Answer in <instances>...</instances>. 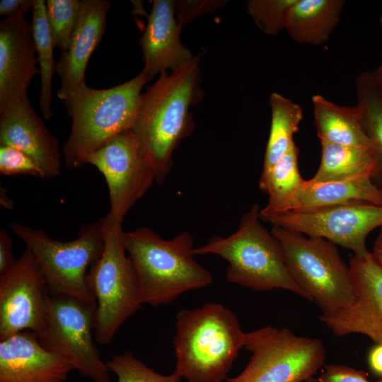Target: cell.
<instances>
[{
    "label": "cell",
    "instance_id": "obj_1",
    "mask_svg": "<svg viewBox=\"0 0 382 382\" xmlns=\"http://www.w3.org/2000/svg\"><path fill=\"white\" fill-rule=\"evenodd\" d=\"M198 57L180 67L160 74L141 94L131 132L156 175L163 183L173 165V154L180 141L190 133L189 108L199 76Z\"/></svg>",
    "mask_w": 382,
    "mask_h": 382
},
{
    "label": "cell",
    "instance_id": "obj_2",
    "mask_svg": "<svg viewBox=\"0 0 382 382\" xmlns=\"http://www.w3.org/2000/svg\"><path fill=\"white\" fill-rule=\"evenodd\" d=\"M175 371L187 382H222L244 346L236 314L218 303L183 309L176 316Z\"/></svg>",
    "mask_w": 382,
    "mask_h": 382
},
{
    "label": "cell",
    "instance_id": "obj_3",
    "mask_svg": "<svg viewBox=\"0 0 382 382\" xmlns=\"http://www.w3.org/2000/svg\"><path fill=\"white\" fill-rule=\"evenodd\" d=\"M124 243L137 274L141 305H168L182 294L213 282L211 272L195 260L193 238L187 231L165 240L140 227L125 232Z\"/></svg>",
    "mask_w": 382,
    "mask_h": 382
},
{
    "label": "cell",
    "instance_id": "obj_4",
    "mask_svg": "<svg viewBox=\"0 0 382 382\" xmlns=\"http://www.w3.org/2000/svg\"><path fill=\"white\" fill-rule=\"evenodd\" d=\"M150 79L141 72L123 83L95 89L81 84L64 100L71 129L62 153L69 170L87 163L89 156L112 137L132 127L141 91Z\"/></svg>",
    "mask_w": 382,
    "mask_h": 382
},
{
    "label": "cell",
    "instance_id": "obj_5",
    "mask_svg": "<svg viewBox=\"0 0 382 382\" xmlns=\"http://www.w3.org/2000/svg\"><path fill=\"white\" fill-rule=\"evenodd\" d=\"M257 203L243 216L238 229L228 236H216L194 248L195 255H216L226 260L228 283L255 291L284 289L311 301L293 279L277 239L261 223Z\"/></svg>",
    "mask_w": 382,
    "mask_h": 382
},
{
    "label": "cell",
    "instance_id": "obj_6",
    "mask_svg": "<svg viewBox=\"0 0 382 382\" xmlns=\"http://www.w3.org/2000/svg\"><path fill=\"white\" fill-rule=\"evenodd\" d=\"M10 227L31 251L54 295L72 297L96 308L87 285L86 271L103 251L104 218L83 226L78 237L69 241L53 239L42 229L16 222Z\"/></svg>",
    "mask_w": 382,
    "mask_h": 382
},
{
    "label": "cell",
    "instance_id": "obj_7",
    "mask_svg": "<svg viewBox=\"0 0 382 382\" xmlns=\"http://www.w3.org/2000/svg\"><path fill=\"white\" fill-rule=\"evenodd\" d=\"M271 232L282 247L293 279L323 314L338 311L352 303L354 295L349 267L336 245L276 226Z\"/></svg>",
    "mask_w": 382,
    "mask_h": 382
},
{
    "label": "cell",
    "instance_id": "obj_8",
    "mask_svg": "<svg viewBox=\"0 0 382 382\" xmlns=\"http://www.w3.org/2000/svg\"><path fill=\"white\" fill-rule=\"evenodd\" d=\"M121 224L104 217V249L88 270L87 285L96 301L95 338L109 344L120 326L141 306L133 263L126 255Z\"/></svg>",
    "mask_w": 382,
    "mask_h": 382
},
{
    "label": "cell",
    "instance_id": "obj_9",
    "mask_svg": "<svg viewBox=\"0 0 382 382\" xmlns=\"http://www.w3.org/2000/svg\"><path fill=\"white\" fill-rule=\"evenodd\" d=\"M243 347L251 353L248 363L226 382H303L314 377L326 357L320 339L272 325L245 332Z\"/></svg>",
    "mask_w": 382,
    "mask_h": 382
},
{
    "label": "cell",
    "instance_id": "obj_10",
    "mask_svg": "<svg viewBox=\"0 0 382 382\" xmlns=\"http://www.w3.org/2000/svg\"><path fill=\"white\" fill-rule=\"evenodd\" d=\"M96 310L74 298L54 295L37 337L44 347L66 357L82 376L95 382H111L107 364L93 343Z\"/></svg>",
    "mask_w": 382,
    "mask_h": 382
},
{
    "label": "cell",
    "instance_id": "obj_11",
    "mask_svg": "<svg viewBox=\"0 0 382 382\" xmlns=\"http://www.w3.org/2000/svg\"><path fill=\"white\" fill-rule=\"evenodd\" d=\"M265 221L305 236L323 238L354 255H364L369 252L368 236L382 226V207L357 203L293 210L274 214Z\"/></svg>",
    "mask_w": 382,
    "mask_h": 382
},
{
    "label": "cell",
    "instance_id": "obj_12",
    "mask_svg": "<svg viewBox=\"0 0 382 382\" xmlns=\"http://www.w3.org/2000/svg\"><path fill=\"white\" fill-rule=\"evenodd\" d=\"M87 163L96 167L106 180L110 207L105 217L112 224L122 225L130 208L156 182L155 172L131 130L107 141Z\"/></svg>",
    "mask_w": 382,
    "mask_h": 382
},
{
    "label": "cell",
    "instance_id": "obj_13",
    "mask_svg": "<svg viewBox=\"0 0 382 382\" xmlns=\"http://www.w3.org/2000/svg\"><path fill=\"white\" fill-rule=\"evenodd\" d=\"M40 267L26 248L0 275V341L18 332L41 333L50 296Z\"/></svg>",
    "mask_w": 382,
    "mask_h": 382
},
{
    "label": "cell",
    "instance_id": "obj_14",
    "mask_svg": "<svg viewBox=\"0 0 382 382\" xmlns=\"http://www.w3.org/2000/svg\"><path fill=\"white\" fill-rule=\"evenodd\" d=\"M354 300L347 308L319 318L337 337L361 334L382 344V267L371 252L354 255L349 262Z\"/></svg>",
    "mask_w": 382,
    "mask_h": 382
},
{
    "label": "cell",
    "instance_id": "obj_15",
    "mask_svg": "<svg viewBox=\"0 0 382 382\" xmlns=\"http://www.w3.org/2000/svg\"><path fill=\"white\" fill-rule=\"evenodd\" d=\"M31 25L21 13L0 23V113L28 99L36 68Z\"/></svg>",
    "mask_w": 382,
    "mask_h": 382
},
{
    "label": "cell",
    "instance_id": "obj_16",
    "mask_svg": "<svg viewBox=\"0 0 382 382\" xmlns=\"http://www.w3.org/2000/svg\"><path fill=\"white\" fill-rule=\"evenodd\" d=\"M74 368L30 330L0 341V382H64Z\"/></svg>",
    "mask_w": 382,
    "mask_h": 382
},
{
    "label": "cell",
    "instance_id": "obj_17",
    "mask_svg": "<svg viewBox=\"0 0 382 382\" xmlns=\"http://www.w3.org/2000/svg\"><path fill=\"white\" fill-rule=\"evenodd\" d=\"M0 145L24 152L39 167L42 178L61 174L58 140L47 128L29 99L0 113Z\"/></svg>",
    "mask_w": 382,
    "mask_h": 382
},
{
    "label": "cell",
    "instance_id": "obj_18",
    "mask_svg": "<svg viewBox=\"0 0 382 382\" xmlns=\"http://www.w3.org/2000/svg\"><path fill=\"white\" fill-rule=\"evenodd\" d=\"M110 3L107 0H82L69 45L57 63L61 79L57 97L64 100L85 83V71L91 55L100 43L106 27Z\"/></svg>",
    "mask_w": 382,
    "mask_h": 382
},
{
    "label": "cell",
    "instance_id": "obj_19",
    "mask_svg": "<svg viewBox=\"0 0 382 382\" xmlns=\"http://www.w3.org/2000/svg\"><path fill=\"white\" fill-rule=\"evenodd\" d=\"M175 3L154 0L148 23L139 40L144 67L151 79L158 74L172 71L194 57L180 40V27L175 18Z\"/></svg>",
    "mask_w": 382,
    "mask_h": 382
},
{
    "label": "cell",
    "instance_id": "obj_20",
    "mask_svg": "<svg viewBox=\"0 0 382 382\" xmlns=\"http://www.w3.org/2000/svg\"><path fill=\"white\" fill-rule=\"evenodd\" d=\"M357 203L382 207V189L375 184L371 177L324 183L305 180L281 213Z\"/></svg>",
    "mask_w": 382,
    "mask_h": 382
},
{
    "label": "cell",
    "instance_id": "obj_21",
    "mask_svg": "<svg viewBox=\"0 0 382 382\" xmlns=\"http://www.w3.org/2000/svg\"><path fill=\"white\" fill-rule=\"evenodd\" d=\"M345 4L344 0H297L285 29L297 43L322 45L338 24Z\"/></svg>",
    "mask_w": 382,
    "mask_h": 382
},
{
    "label": "cell",
    "instance_id": "obj_22",
    "mask_svg": "<svg viewBox=\"0 0 382 382\" xmlns=\"http://www.w3.org/2000/svg\"><path fill=\"white\" fill-rule=\"evenodd\" d=\"M314 125L320 142L367 149L372 144L359 120L357 105H337L321 95L312 97Z\"/></svg>",
    "mask_w": 382,
    "mask_h": 382
},
{
    "label": "cell",
    "instance_id": "obj_23",
    "mask_svg": "<svg viewBox=\"0 0 382 382\" xmlns=\"http://www.w3.org/2000/svg\"><path fill=\"white\" fill-rule=\"evenodd\" d=\"M321 144V157L318 169L308 180L311 183H324L369 176L376 170V161L372 151L354 146L326 142Z\"/></svg>",
    "mask_w": 382,
    "mask_h": 382
},
{
    "label": "cell",
    "instance_id": "obj_24",
    "mask_svg": "<svg viewBox=\"0 0 382 382\" xmlns=\"http://www.w3.org/2000/svg\"><path fill=\"white\" fill-rule=\"evenodd\" d=\"M271 108V126L266 146L259 187L266 180L272 168L294 143L303 119L301 107L278 93H272L269 99Z\"/></svg>",
    "mask_w": 382,
    "mask_h": 382
},
{
    "label": "cell",
    "instance_id": "obj_25",
    "mask_svg": "<svg viewBox=\"0 0 382 382\" xmlns=\"http://www.w3.org/2000/svg\"><path fill=\"white\" fill-rule=\"evenodd\" d=\"M355 88L360 124L372 144L376 161L373 181L382 189V86L372 71H366L356 78Z\"/></svg>",
    "mask_w": 382,
    "mask_h": 382
},
{
    "label": "cell",
    "instance_id": "obj_26",
    "mask_svg": "<svg viewBox=\"0 0 382 382\" xmlns=\"http://www.w3.org/2000/svg\"><path fill=\"white\" fill-rule=\"evenodd\" d=\"M299 149L294 143L273 166L265 182L259 187L268 195L267 204L260 211L262 221L281 213L303 184L305 180L299 170Z\"/></svg>",
    "mask_w": 382,
    "mask_h": 382
},
{
    "label": "cell",
    "instance_id": "obj_27",
    "mask_svg": "<svg viewBox=\"0 0 382 382\" xmlns=\"http://www.w3.org/2000/svg\"><path fill=\"white\" fill-rule=\"evenodd\" d=\"M30 25L40 69V107L43 117L49 120L52 116V80L54 74L57 73V63L53 57L54 47L47 22L45 1H33Z\"/></svg>",
    "mask_w": 382,
    "mask_h": 382
},
{
    "label": "cell",
    "instance_id": "obj_28",
    "mask_svg": "<svg viewBox=\"0 0 382 382\" xmlns=\"http://www.w3.org/2000/svg\"><path fill=\"white\" fill-rule=\"evenodd\" d=\"M45 6L54 47L65 52L77 21L81 1L47 0Z\"/></svg>",
    "mask_w": 382,
    "mask_h": 382
},
{
    "label": "cell",
    "instance_id": "obj_29",
    "mask_svg": "<svg viewBox=\"0 0 382 382\" xmlns=\"http://www.w3.org/2000/svg\"><path fill=\"white\" fill-rule=\"evenodd\" d=\"M106 364L117 376V382H180L182 379L175 371L169 375L155 372L132 352L114 355Z\"/></svg>",
    "mask_w": 382,
    "mask_h": 382
},
{
    "label": "cell",
    "instance_id": "obj_30",
    "mask_svg": "<svg viewBox=\"0 0 382 382\" xmlns=\"http://www.w3.org/2000/svg\"><path fill=\"white\" fill-rule=\"evenodd\" d=\"M297 0H250L247 10L263 33L274 35L285 29L291 7Z\"/></svg>",
    "mask_w": 382,
    "mask_h": 382
},
{
    "label": "cell",
    "instance_id": "obj_31",
    "mask_svg": "<svg viewBox=\"0 0 382 382\" xmlns=\"http://www.w3.org/2000/svg\"><path fill=\"white\" fill-rule=\"evenodd\" d=\"M0 173L5 175H28L42 178L35 162L22 151L0 145Z\"/></svg>",
    "mask_w": 382,
    "mask_h": 382
},
{
    "label": "cell",
    "instance_id": "obj_32",
    "mask_svg": "<svg viewBox=\"0 0 382 382\" xmlns=\"http://www.w3.org/2000/svg\"><path fill=\"white\" fill-rule=\"evenodd\" d=\"M319 382H374L361 371L342 364L325 365L318 378ZM374 382H382V379Z\"/></svg>",
    "mask_w": 382,
    "mask_h": 382
},
{
    "label": "cell",
    "instance_id": "obj_33",
    "mask_svg": "<svg viewBox=\"0 0 382 382\" xmlns=\"http://www.w3.org/2000/svg\"><path fill=\"white\" fill-rule=\"evenodd\" d=\"M224 1H180L175 3L178 25L181 28L185 23L191 21L195 16L209 12L223 5Z\"/></svg>",
    "mask_w": 382,
    "mask_h": 382
},
{
    "label": "cell",
    "instance_id": "obj_34",
    "mask_svg": "<svg viewBox=\"0 0 382 382\" xmlns=\"http://www.w3.org/2000/svg\"><path fill=\"white\" fill-rule=\"evenodd\" d=\"M13 241L6 230H0V275L6 272L16 260L12 254Z\"/></svg>",
    "mask_w": 382,
    "mask_h": 382
},
{
    "label": "cell",
    "instance_id": "obj_35",
    "mask_svg": "<svg viewBox=\"0 0 382 382\" xmlns=\"http://www.w3.org/2000/svg\"><path fill=\"white\" fill-rule=\"evenodd\" d=\"M34 0H1L0 16L12 17L32 10Z\"/></svg>",
    "mask_w": 382,
    "mask_h": 382
},
{
    "label": "cell",
    "instance_id": "obj_36",
    "mask_svg": "<svg viewBox=\"0 0 382 382\" xmlns=\"http://www.w3.org/2000/svg\"><path fill=\"white\" fill-rule=\"evenodd\" d=\"M368 363L371 370L382 376V344L375 345L368 354Z\"/></svg>",
    "mask_w": 382,
    "mask_h": 382
},
{
    "label": "cell",
    "instance_id": "obj_37",
    "mask_svg": "<svg viewBox=\"0 0 382 382\" xmlns=\"http://www.w3.org/2000/svg\"><path fill=\"white\" fill-rule=\"evenodd\" d=\"M379 229L378 234L374 241L371 253L376 261L382 267V226Z\"/></svg>",
    "mask_w": 382,
    "mask_h": 382
},
{
    "label": "cell",
    "instance_id": "obj_38",
    "mask_svg": "<svg viewBox=\"0 0 382 382\" xmlns=\"http://www.w3.org/2000/svg\"><path fill=\"white\" fill-rule=\"evenodd\" d=\"M372 72L374 79L382 86V70L376 69Z\"/></svg>",
    "mask_w": 382,
    "mask_h": 382
},
{
    "label": "cell",
    "instance_id": "obj_39",
    "mask_svg": "<svg viewBox=\"0 0 382 382\" xmlns=\"http://www.w3.org/2000/svg\"><path fill=\"white\" fill-rule=\"evenodd\" d=\"M380 23H381V28H382V13H381V17H380ZM376 69L382 70V58H381V62L380 63V65Z\"/></svg>",
    "mask_w": 382,
    "mask_h": 382
},
{
    "label": "cell",
    "instance_id": "obj_40",
    "mask_svg": "<svg viewBox=\"0 0 382 382\" xmlns=\"http://www.w3.org/2000/svg\"><path fill=\"white\" fill-rule=\"evenodd\" d=\"M303 382H319L318 378H316L315 377L310 378Z\"/></svg>",
    "mask_w": 382,
    "mask_h": 382
}]
</instances>
